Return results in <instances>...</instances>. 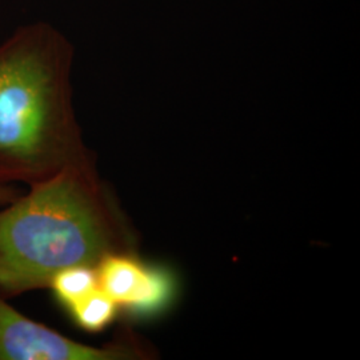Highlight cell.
Segmentation results:
<instances>
[{
    "mask_svg": "<svg viewBox=\"0 0 360 360\" xmlns=\"http://www.w3.org/2000/svg\"><path fill=\"white\" fill-rule=\"evenodd\" d=\"M74 46L47 22L0 44V184L32 186L80 162L71 105Z\"/></svg>",
    "mask_w": 360,
    "mask_h": 360,
    "instance_id": "6da1fadb",
    "label": "cell"
},
{
    "mask_svg": "<svg viewBox=\"0 0 360 360\" xmlns=\"http://www.w3.org/2000/svg\"><path fill=\"white\" fill-rule=\"evenodd\" d=\"M98 285L117 307L148 315L163 309L174 294L172 278L166 271L143 266L132 257L110 252L95 266Z\"/></svg>",
    "mask_w": 360,
    "mask_h": 360,
    "instance_id": "277c9868",
    "label": "cell"
},
{
    "mask_svg": "<svg viewBox=\"0 0 360 360\" xmlns=\"http://www.w3.org/2000/svg\"><path fill=\"white\" fill-rule=\"evenodd\" d=\"M49 287L68 309L99 287L96 270L91 266L68 267L55 274Z\"/></svg>",
    "mask_w": 360,
    "mask_h": 360,
    "instance_id": "5b68a950",
    "label": "cell"
},
{
    "mask_svg": "<svg viewBox=\"0 0 360 360\" xmlns=\"http://www.w3.org/2000/svg\"><path fill=\"white\" fill-rule=\"evenodd\" d=\"M120 348H95L74 342L25 316L0 295V360H112Z\"/></svg>",
    "mask_w": 360,
    "mask_h": 360,
    "instance_id": "3957f363",
    "label": "cell"
},
{
    "mask_svg": "<svg viewBox=\"0 0 360 360\" xmlns=\"http://www.w3.org/2000/svg\"><path fill=\"white\" fill-rule=\"evenodd\" d=\"M68 311L79 327L89 333H98L114 321L117 304L98 287Z\"/></svg>",
    "mask_w": 360,
    "mask_h": 360,
    "instance_id": "8992f818",
    "label": "cell"
},
{
    "mask_svg": "<svg viewBox=\"0 0 360 360\" xmlns=\"http://www.w3.org/2000/svg\"><path fill=\"white\" fill-rule=\"evenodd\" d=\"M114 243L102 193L82 162L70 165L0 210V295L46 288L72 266L95 267Z\"/></svg>",
    "mask_w": 360,
    "mask_h": 360,
    "instance_id": "7a4b0ae2",
    "label": "cell"
},
{
    "mask_svg": "<svg viewBox=\"0 0 360 360\" xmlns=\"http://www.w3.org/2000/svg\"><path fill=\"white\" fill-rule=\"evenodd\" d=\"M20 195V191L15 186H1L0 184V206H7Z\"/></svg>",
    "mask_w": 360,
    "mask_h": 360,
    "instance_id": "52a82bcc",
    "label": "cell"
}]
</instances>
